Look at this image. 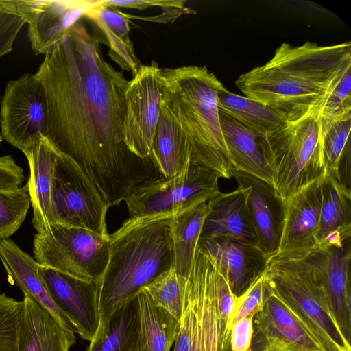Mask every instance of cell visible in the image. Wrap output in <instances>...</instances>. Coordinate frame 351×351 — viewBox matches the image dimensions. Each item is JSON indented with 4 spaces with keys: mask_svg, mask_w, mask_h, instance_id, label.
<instances>
[{
    "mask_svg": "<svg viewBox=\"0 0 351 351\" xmlns=\"http://www.w3.org/2000/svg\"><path fill=\"white\" fill-rule=\"evenodd\" d=\"M30 205L27 183L0 190V240L9 239L19 230Z\"/></svg>",
    "mask_w": 351,
    "mask_h": 351,
    "instance_id": "32",
    "label": "cell"
},
{
    "mask_svg": "<svg viewBox=\"0 0 351 351\" xmlns=\"http://www.w3.org/2000/svg\"><path fill=\"white\" fill-rule=\"evenodd\" d=\"M49 111L47 94L35 73L9 81L1 99V136L24 152L40 136H47Z\"/></svg>",
    "mask_w": 351,
    "mask_h": 351,
    "instance_id": "10",
    "label": "cell"
},
{
    "mask_svg": "<svg viewBox=\"0 0 351 351\" xmlns=\"http://www.w3.org/2000/svg\"><path fill=\"white\" fill-rule=\"evenodd\" d=\"M319 107L258 138L274 190L285 203L326 175Z\"/></svg>",
    "mask_w": 351,
    "mask_h": 351,
    "instance_id": "5",
    "label": "cell"
},
{
    "mask_svg": "<svg viewBox=\"0 0 351 351\" xmlns=\"http://www.w3.org/2000/svg\"><path fill=\"white\" fill-rule=\"evenodd\" d=\"M0 260L9 282L16 285L24 296L47 310L60 324L75 334L79 330L74 323L57 306L49 294L39 274V264L21 249L12 239L0 240Z\"/></svg>",
    "mask_w": 351,
    "mask_h": 351,
    "instance_id": "22",
    "label": "cell"
},
{
    "mask_svg": "<svg viewBox=\"0 0 351 351\" xmlns=\"http://www.w3.org/2000/svg\"><path fill=\"white\" fill-rule=\"evenodd\" d=\"M160 100L180 125L194 160L229 179L233 169L221 130L217 93L223 86L204 66L161 69Z\"/></svg>",
    "mask_w": 351,
    "mask_h": 351,
    "instance_id": "4",
    "label": "cell"
},
{
    "mask_svg": "<svg viewBox=\"0 0 351 351\" xmlns=\"http://www.w3.org/2000/svg\"><path fill=\"white\" fill-rule=\"evenodd\" d=\"M265 289L277 298L323 351H351L328 308L324 289L301 256L277 255L265 271Z\"/></svg>",
    "mask_w": 351,
    "mask_h": 351,
    "instance_id": "6",
    "label": "cell"
},
{
    "mask_svg": "<svg viewBox=\"0 0 351 351\" xmlns=\"http://www.w3.org/2000/svg\"><path fill=\"white\" fill-rule=\"evenodd\" d=\"M207 207L200 239L227 238L257 245L244 188L238 186L226 193L219 191L208 199Z\"/></svg>",
    "mask_w": 351,
    "mask_h": 351,
    "instance_id": "21",
    "label": "cell"
},
{
    "mask_svg": "<svg viewBox=\"0 0 351 351\" xmlns=\"http://www.w3.org/2000/svg\"><path fill=\"white\" fill-rule=\"evenodd\" d=\"M25 23L26 20L14 1L0 0V58L12 51L14 40Z\"/></svg>",
    "mask_w": 351,
    "mask_h": 351,
    "instance_id": "38",
    "label": "cell"
},
{
    "mask_svg": "<svg viewBox=\"0 0 351 351\" xmlns=\"http://www.w3.org/2000/svg\"><path fill=\"white\" fill-rule=\"evenodd\" d=\"M28 24V38L36 54L45 55L88 10L95 1H14Z\"/></svg>",
    "mask_w": 351,
    "mask_h": 351,
    "instance_id": "14",
    "label": "cell"
},
{
    "mask_svg": "<svg viewBox=\"0 0 351 351\" xmlns=\"http://www.w3.org/2000/svg\"><path fill=\"white\" fill-rule=\"evenodd\" d=\"M194 14H196V12L194 10L184 7L183 8H171L164 10L162 13L154 16L138 17L130 14H128V16L129 19H138L147 21L167 23L173 22L182 15Z\"/></svg>",
    "mask_w": 351,
    "mask_h": 351,
    "instance_id": "43",
    "label": "cell"
},
{
    "mask_svg": "<svg viewBox=\"0 0 351 351\" xmlns=\"http://www.w3.org/2000/svg\"><path fill=\"white\" fill-rule=\"evenodd\" d=\"M351 65L343 71L319 107V118L333 120L351 116Z\"/></svg>",
    "mask_w": 351,
    "mask_h": 351,
    "instance_id": "35",
    "label": "cell"
},
{
    "mask_svg": "<svg viewBox=\"0 0 351 351\" xmlns=\"http://www.w3.org/2000/svg\"><path fill=\"white\" fill-rule=\"evenodd\" d=\"M2 139H3V138H2V137L0 136V143H1V141H2Z\"/></svg>",
    "mask_w": 351,
    "mask_h": 351,
    "instance_id": "44",
    "label": "cell"
},
{
    "mask_svg": "<svg viewBox=\"0 0 351 351\" xmlns=\"http://www.w3.org/2000/svg\"><path fill=\"white\" fill-rule=\"evenodd\" d=\"M93 22L101 29L107 40L110 47L108 52L110 58L123 71H130L134 76L142 64L136 56L130 38H123L101 22L96 21Z\"/></svg>",
    "mask_w": 351,
    "mask_h": 351,
    "instance_id": "36",
    "label": "cell"
},
{
    "mask_svg": "<svg viewBox=\"0 0 351 351\" xmlns=\"http://www.w3.org/2000/svg\"><path fill=\"white\" fill-rule=\"evenodd\" d=\"M299 256L311 266L326 295L330 315L345 340H351V239L341 245H318Z\"/></svg>",
    "mask_w": 351,
    "mask_h": 351,
    "instance_id": "12",
    "label": "cell"
},
{
    "mask_svg": "<svg viewBox=\"0 0 351 351\" xmlns=\"http://www.w3.org/2000/svg\"><path fill=\"white\" fill-rule=\"evenodd\" d=\"M252 351H323L285 305L265 289L261 310L253 319Z\"/></svg>",
    "mask_w": 351,
    "mask_h": 351,
    "instance_id": "15",
    "label": "cell"
},
{
    "mask_svg": "<svg viewBox=\"0 0 351 351\" xmlns=\"http://www.w3.org/2000/svg\"><path fill=\"white\" fill-rule=\"evenodd\" d=\"M23 304L19 351H70L75 333L29 298L24 296Z\"/></svg>",
    "mask_w": 351,
    "mask_h": 351,
    "instance_id": "23",
    "label": "cell"
},
{
    "mask_svg": "<svg viewBox=\"0 0 351 351\" xmlns=\"http://www.w3.org/2000/svg\"><path fill=\"white\" fill-rule=\"evenodd\" d=\"M38 272L57 306L77 326L79 335L90 341L101 321L97 282L41 265Z\"/></svg>",
    "mask_w": 351,
    "mask_h": 351,
    "instance_id": "13",
    "label": "cell"
},
{
    "mask_svg": "<svg viewBox=\"0 0 351 351\" xmlns=\"http://www.w3.org/2000/svg\"><path fill=\"white\" fill-rule=\"evenodd\" d=\"M52 194L56 223L82 228L102 237L109 235V206L77 164L58 150Z\"/></svg>",
    "mask_w": 351,
    "mask_h": 351,
    "instance_id": "9",
    "label": "cell"
},
{
    "mask_svg": "<svg viewBox=\"0 0 351 351\" xmlns=\"http://www.w3.org/2000/svg\"><path fill=\"white\" fill-rule=\"evenodd\" d=\"M176 212L130 217L109 234L108 260L97 282L100 322L173 267L170 219Z\"/></svg>",
    "mask_w": 351,
    "mask_h": 351,
    "instance_id": "3",
    "label": "cell"
},
{
    "mask_svg": "<svg viewBox=\"0 0 351 351\" xmlns=\"http://www.w3.org/2000/svg\"><path fill=\"white\" fill-rule=\"evenodd\" d=\"M322 179L309 184L285 203L282 232L275 256H299L317 246Z\"/></svg>",
    "mask_w": 351,
    "mask_h": 351,
    "instance_id": "19",
    "label": "cell"
},
{
    "mask_svg": "<svg viewBox=\"0 0 351 351\" xmlns=\"http://www.w3.org/2000/svg\"><path fill=\"white\" fill-rule=\"evenodd\" d=\"M351 65V43L322 46L282 43L267 63L235 81L245 97L274 108L287 119L321 106L343 71Z\"/></svg>",
    "mask_w": 351,
    "mask_h": 351,
    "instance_id": "2",
    "label": "cell"
},
{
    "mask_svg": "<svg viewBox=\"0 0 351 351\" xmlns=\"http://www.w3.org/2000/svg\"><path fill=\"white\" fill-rule=\"evenodd\" d=\"M238 186L246 190V206L257 246L270 258L279 248L285 217V202L273 185L247 173L231 171Z\"/></svg>",
    "mask_w": 351,
    "mask_h": 351,
    "instance_id": "17",
    "label": "cell"
},
{
    "mask_svg": "<svg viewBox=\"0 0 351 351\" xmlns=\"http://www.w3.org/2000/svg\"><path fill=\"white\" fill-rule=\"evenodd\" d=\"M264 297L265 273L254 280L241 295L236 297L230 328L239 319L259 312L263 305Z\"/></svg>",
    "mask_w": 351,
    "mask_h": 351,
    "instance_id": "39",
    "label": "cell"
},
{
    "mask_svg": "<svg viewBox=\"0 0 351 351\" xmlns=\"http://www.w3.org/2000/svg\"><path fill=\"white\" fill-rule=\"evenodd\" d=\"M219 112L225 144L232 168L273 185V177L258 142V136L241 124Z\"/></svg>",
    "mask_w": 351,
    "mask_h": 351,
    "instance_id": "27",
    "label": "cell"
},
{
    "mask_svg": "<svg viewBox=\"0 0 351 351\" xmlns=\"http://www.w3.org/2000/svg\"><path fill=\"white\" fill-rule=\"evenodd\" d=\"M108 241L109 235L56 223L34 236L33 253L39 265L97 282L108 263Z\"/></svg>",
    "mask_w": 351,
    "mask_h": 351,
    "instance_id": "7",
    "label": "cell"
},
{
    "mask_svg": "<svg viewBox=\"0 0 351 351\" xmlns=\"http://www.w3.org/2000/svg\"><path fill=\"white\" fill-rule=\"evenodd\" d=\"M161 95V69L158 62L153 60L150 64H142L128 81L125 93L126 112L123 124L127 147L141 159L152 157Z\"/></svg>",
    "mask_w": 351,
    "mask_h": 351,
    "instance_id": "11",
    "label": "cell"
},
{
    "mask_svg": "<svg viewBox=\"0 0 351 351\" xmlns=\"http://www.w3.org/2000/svg\"><path fill=\"white\" fill-rule=\"evenodd\" d=\"M46 91L47 138L71 159L109 207L119 206L145 181L162 178L153 158L127 147L123 134L128 84L103 56L99 39L78 21L40 64Z\"/></svg>",
    "mask_w": 351,
    "mask_h": 351,
    "instance_id": "1",
    "label": "cell"
},
{
    "mask_svg": "<svg viewBox=\"0 0 351 351\" xmlns=\"http://www.w3.org/2000/svg\"><path fill=\"white\" fill-rule=\"evenodd\" d=\"M142 289L147 293L155 304L180 320L182 313L181 285L173 267L160 274Z\"/></svg>",
    "mask_w": 351,
    "mask_h": 351,
    "instance_id": "33",
    "label": "cell"
},
{
    "mask_svg": "<svg viewBox=\"0 0 351 351\" xmlns=\"http://www.w3.org/2000/svg\"><path fill=\"white\" fill-rule=\"evenodd\" d=\"M23 300L0 294V351H19Z\"/></svg>",
    "mask_w": 351,
    "mask_h": 351,
    "instance_id": "34",
    "label": "cell"
},
{
    "mask_svg": "<svg viewBox=\"0 0 351 351\" xmlns=\"http://www.w3.org/2000/svg\"><path fill=\"white\" fill-rule=\"evenodd\" d=\"M24 179L23 169L11 155L0 156V190L20 186Z\"/></svg>",
    "mask_w": 351,
    "mask_h": 351,
    "instance_id": "41",
    "label": "cell"
},
{
    "mask_svg": "<svg viewBox=\"0 0 351 351\" xmlns=\"http://www.w3.org/2000/svg\"><path fill=\"white\" fill-rule=\"evenodd\" d=\"M319 121L325 176H335L341 158L350 150L351 116L333 120L319 118Z\"/></svg>",
    "mask_w": 351,
    "mask_h": 351,
    "instance_id": "31",
    "label": "cell"
},
{
    "mask_svg": "<svg viewBox=\"0 0 351 351\" xmlns=\"http://www.w3.org/2000/svg\"><path fill=\"white\" fill-rule=\"evenodd\" d=\"M179 278L182 298V313L179 320V330L174 342L173 351H191L195 324V300L187 277Z\"/></svg>",
    "mask_w": 351,
    "mask_h": 351,
    "instance_id": "37",
    "label": "cell"
},
{
    "mask_svg": "<svg viewBox=\"0 0 351 351\" xmlns=\"http://www.w3.org/2000/svg\"><path fill=\"white\" fill-rule=\"evenodd\" d=\"M187 279L195 300V324L191 351H220L218 314V271L197 251Z\"/></svg>",
    "mask_w": 351,
    "mask_h": 351,
    "instance_id": "18",
    "label": "cell"
},
{
    "mask_svg": "<svg viewBox=\"0 0 351 351\" xmlns=\"http://www.w3.org/2000/svg\"><path fill=\"white\" fill-rule=\"evenodd\" d=\"M207 209V202H200L176 212L170 219L173 269L180 278H186L191 271Z\"/></svg>",
    "mask_w": 351,
    "mask_h": 351,
    "instance_id": "28",
    "label": "cell"
},
{
    "mask_svg": "<svg viewBox=\"0 0 351 351\" xmlns=\"http://www.w3.org/2000/svg\"><path fill=\"white\" fill-rule=\"evenodd\" d=\"M152 157L162 178L178 176L193 159V152L180 125L160 100Z\"/></svg>",
    "mask_w": 351,
    "mask_h": 351,
    "instance_id": "25",
    "label": "cell"
},
{
    "mask_svg": "<svg viewBox=\"0 0 351 351\" xmlns=\"http://www.w3.org/2000/svg\"><path fill=\"white\" fill-rule=\"evenodd\" d=\"M139 333L137 294L100 322L87 351H138Z\"/></svg>",
    "mask_w": 351,
    "mask_h": 351,
    "instance_id": "26",
    "label": "cell"
},
{
    "mask_svg": "<svg viewBox=\"0 0 351 351\" xmlns=\"http://www.w3.org/2000/svg\"><path fill=\"white\" fill-rule=\"evenodd\" d=\"M197 251L213 263L237 297L265 273L269 260L257 245L227 238L200 239Z\"/></svg>",
    "mask_w": 351,
    "mask_h": 351,
    "instance_id": "16",
    "label": "cell"
},
{
    "mask_svg": "<svg viewBox=\"0 0 351 351\" xmlns=\"http://www.w3.org/2000/svg\"><path fill=\"white\" fill-rule=\"evenodd\" d=\"M140 333L138 351H170L178 335L180 322L157 306L144 290L138 293Z\"/></svg>",
    "mask_w": 351,
    "mask_h": 351,
    "instance_id": "30",
    "label": "cell"
},
{
    "mask_svg": "<svg viewBox=\"0 0 351 351\" xmlns=\"http://www.w3.org/2000/svg\"><path fill=\"white\" fill-rule=\"evenodd\" d=\"M254 314L249 315L236 322L231 328L230 351H252Z\"/></svg>",
    "mask_w": 351,
    "mask_h": 351,
    "instance_id": "40",
    "label": "cell"
},
{
    "mask_svg": "<svg viewBox=\"0 0 351 351\" xmlns=\"http://www.w3.org/2000/svg\"><path fill=\"white\" fill-rule=\"evenodd\" d=\"M30 175L27 182L33 208L32 224L40 233L56 223L53 204V180L57 149L40 135L23 152Z\"/></svg>",
    "mask_w": 351,
    "mask_h": 351,
    "instance_id": "20",
    "label": "cell"
},
{
    "mask_svg": "<svg viewBox=\"0 0 351 351\" xmlns=\"http://www.w3.org/2000/svg\"><path fill=\"white\" fill-rule=\"evenodd\" d=\"M219 110L261 137L287 119L285 113L247 97L228 91L223 85L217 93Z\"/></svg>",
    "mask_w": 351,
    "mask_h": 351,
    "instance_id": "29",
    "label": "cell"
},
{
    "mask_svg": "<svg viewBox=\"0 0 351 351\" xmlns=\"http://www.w3.org/2000/svg\"><path fill=\"white\" fill-rule=\"evenodd\" d=\"M102 2L110 7H121L145 10L152 7H159L163 10L171 8H183L185 0H102Z\"/></svg>",
    "mask_w": 351,
    "mask_h": 351,
    "instance_id": "42",
    "label": "cell"
},
{
    "mask_svg": "<svg viewBox=\"0 0 351 351\" xmlns=\"http://www.w3.org/2000/svg\"><path fill=\"white\" fill-rule=\"evenodd\" d=\"M321 187L317 246L341 245L351 239V189L334 176H325Z\"/></svg>",
    "mask_w": 351,
    "mask_h": 351,
    "instance_id": "24",
    "label": "cell"
},
{
    "mask_svg": "<svg viewBox=\"0 0 351 351\" xmlns=\"http://www.w3.org/2000/svg\"><path fill=\"white\" fill-rule=\"evenodd\" d=\"M219 178L193 158L178 176L149 180L133 189L124 200L130 217L176 212L207 202L219 191Z\"/></svg>",
    "mask_w": 351,
    "mask_h": 351,
    "instance_id": "8",
    "label": "cell"
}]
</instances>
